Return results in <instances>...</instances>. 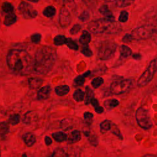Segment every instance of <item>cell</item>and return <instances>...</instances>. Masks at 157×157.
Instances as JSON below:
<instances>
[{
	"mask_svg": "<svg viewBox=\"0 0 157 157\" xmlns=\"http://www.w3.org/2000/svg\"><path fill=\"white\" fill-rule=\"evenodd\" d=\"M88 30L94 34H115L122 31V26L115 20L113 15L90 21L88 25Z\"/></svg>",
	"mask_w": 157,
	"mask_h": 157,
	"instance_id": "3",
	"label": "cell"
},
{
	"mask_svg": "<svg viewBox=\"0 0 157 157\" xmlns=\"http://www.w3.org/2000/svg\"><path fill=\"white\" fill-rule=\"evenodd\" d=\"M110 132L111 133H112L113 134H114L115 136H116L118 138H119L121 140H122L123 139V135L119 129V128L118 127V126L117 124H115L114 123H113V125L112 126V128L110 131Z\"/></svg>",
	"mask_w": 157,
	"mask_h": 157,
	"instance_id": "34",
	"label": "cell"
},
{
	"mask_svg": "<svg viewBox=\"0 0 157 157\" xmlns=\"http://www.w3.org/2000/svg\"><path fill=\"white\" fill-rule=\"evenodd\" d=\"M113 122L110 120H105L102 121L99 124V131L102 134H105L107 132H110Z\"/></svg>",
	"mask_w": 157,
	"mask_h": 157,
	"instance_id": "16",
	"label": "cell"
},
{
	"mask_svg": "<svg viewBox=\"0 0 157 157\" xmlns=\"http://www.w3.org/2000/svg\"><path fill=\"white\" fill-rule=\"evenodd\" d=\"M134 85L132 78H120L114 80L110 85V92L115 95L126 93L131 90Z\"/></svg>",
	"mask_w": 157,
	"mask_h": 157,
	"instance_id": "5",
	"label": "cell"
},
{
	"mask_svg": "<svg viewBox=\"0 0 157 157\" xmlns=\"http://www.w3.org/2000/svg\"><path fill=\"white\" fill-rule=\"evenodd\" d=\"M89 17H90V15L88 12L84 10L80 14V15L78 17V18L82 21H86V20H88Z\"/></svg>",
	"mask_w": 157,
	"mask_h": 157,
	"instance_id": "45",
	"label": "cell"
},
{
	"mask_svg": "<svg viewBox=\"0 0 157 157\" xmlns=\"http://www.w3.org/2000/svg\"><path fill=\"white\" fill-rule=\"evenodd\" d=\"M156 71V59L154 58L149 63L147 69L137 80V85L139 87L145 86L153 79Z\"/></svg>",
	"mask_w": 157,
	"mask_h": 157,
	"instance_id": "8",
	"label": "cell"
},
{
	"mask_svg": "<svg viewBox=\"0 0 157 157\" xmlns=\"http://www.w3.org/2000/svg\"><path fill=\"white\" fill-rule=\"evenodd\" d=\"M66 42H67V38L63 35L56 36L53 39L54 44L57 46L66 44Z\"/></svg>",
	"mask_w": 157,
	"mask_h": 157,
	"instance_id": "30",
	"label": "cell"
},
{
	"mask_svg": "<svg viewBox=\"0 0 157 157\" xmlns=\"http://www.w3.org/2000/svg\"><path fill=\"white\" fill-rule=\"evenodd\" d=\"M0 157H1V148H0Z\"/></svg>",
	"mask_w": 157,
	"mask_h": 157,
	"instance_id": "51",
	"label": "cell"
},
{
	"mask_svg": "<svg viewBox=\"0 0 157 157\" xmlns=\"http://www.w3.org/2000/svg\"><path fill=\"white\" fill-rule=\"evenodd\" d=\"M120 104V101L115 98L108 99L104 101V106L105 109L108 110H111L118 106Z\"/></svg>",
	"mask_w": 157,
	"mask_h": 157,
	"instance_id": "19",
	"label": "cell"
},
{
	"mask_svg": "<svg viewBox=\"0 0 157 157\" xmlns=\"http://www.w3.org/2000/svg\"><path fill=\"white\" fill-rule=\"evenodd\" d=\"M52 88L50 85L44 86L39 88L36 94V98L38 101H44L47 99L51 94Z\"/></svg>",
	"mask_w": 157,
	"mask_h": 157,
	"instance_id": "11",
	"label": "cell"
},
{
	"mask_svg": "<svg viewBox=\"0 0 157 157\" xmlns=\"http://www.w3.org/2000/svg\"><path fill=\"white\" fill-rule=\"evenodd\" d=\"M83 2H84L85 4H89L93 1V0H82Z\"/></svg>",
	"mask_w": 157,
	"mask_h": 157,
	"instance_id": "49",
	"label": "cell"
},
{
	"mask_svg": "<svg viewBox=\"0 0 157 157\" xmlns=\"http://www.w3.org/2000/svg\"><path fill=\"white\" fill-rule=\"evenodd\" d=\"M22 140L25 144L27 147H32L34 145V144L36 142V137L34 134L31 132H25V134H23L22 136Z\"/></svg>",
	"mask_w": 157,
	"mask_h": 157,
	"instance_id": "13",
	"label": "cell"
},
{
	"mask_svg": "<svg viewBox=\"0 0 157 157\" xmlns=\"http://www.w3.org/2000/svg\"><path fill=\"white\" fill-rule=\"evenodd\" d=\"M104 83V79L101 77H96L91 80V85L94 88H98Z\"/></svg>",
	"mask_w": 157,
	"mask_h": 157,
	"instance_id": "36",
	"label": "cell"
},
{
	"mask_svg": "<svg viewBox=\"0 0 157 157\" xmlns=\"http://www.w3.org/2000/svg\"><path fill=\"white\" fill-rule=\"evenodd\" d=\"M156 33V26L153 23L145 24L135 28L131 34L133 39L145 40L151 37Z\"/></svg>",
	"mask_w": 157,
	"mask_h": 157,
	"instance_id": "6",
	"label": "cell"
},
{
	"mask_svg": "<svg viewBox=\"0 0 157 157\" xmlns=\"http://www.w3.org/2000/svg\"><path fill=\"white\" fill-rule=\"evenodd\" d=\"M120 54L121 58H126L132 55V50L127 45H123L120 47Z\"/></svg>",
	"mask_w": 157,
	"mask_h": 157,
	"instance_id": "24",
	"label": "cell"
},
{
	"mask_svg": "<svg viewBox=\"0 0 157 157\" xmlns=\"http://www.w3.org/2000/svg\"><path fill=\"white\" fill-rule=\"evenodd\" d=\"M18 10L22 16L26 19L34 18L38 15L37 11L30 4L26 2H21L18 6Z\"/></svg>",
	"mask_w": 157,
	"mask_h": 157,
	"instance_id": "9",
	"label": "cell"
},
{
	"mask_svg": "<svg viewBox=\"0 0 157 157\" xmlns=\"http://www.w3.org/2000/svg\"><path fill=\"white\" fill-rule=\"evenodd\" d=\"M91 40V36L90 33L86 30L83 31L82 35L79 39V42L82 45H88Z\"/></svg>",
	"mask_w": 157,
	"mask_h": 157,
	"instance_id": "23",
	"label": "cell"
},
{
	"mask_svg": "<svg viewBox=\"0 0 157 157\" xmlns=\"http://www.w3.org/2000/svg\"><path fill=\"white\" fill-rule=\"evenodd\" d=\"M42 38V36L39 33H36L31 36V40L34 44H38L40 42Z\"/></svg>",
	"mask_w": 157,
	"mask_h": 157,
	"instance_id": "44",
	"label": "cell"
},
{
	"mask_svg": "<svg viewBox=\"0 0 157 157\" xmlns=\"http://www.w3.org/2000/svg\"><path fill=\"white\" fill-rule=\"evenodd\" d=\"M56 59V52L50 46H43L39 48L33 58V73L45 75L52 69Z\"/></svg>",
	"mask_w": 157,
	"mask_h": 157,
	"instance_id": "2",
	"label": "cell"
},
{
	"mask_svg": "<svg viewBox=\"0 0 157 157\" xmlns=\"http://www.w3.org/2000/svg\"><path fill=\"white\" fill-rule=\"evenodd\" d=\"M43 79L39 77H30L28 80V85L30 89L36 90L41 87L43 83Z\"/></svg>",
	"mask_w": 157,
	"mask_h": 157,
	"instance_id": "14",
	"label": "cell"
},
{
	"mask_svg": "<svg viewBox=\"0 0 157 157\" xmlns=\"http://www.w3.org/2000/svg\"><path fill=\"white\" fill-rule=\"evenodd\" d=\"M82 29V26L80 24H78V23H76L70 29V34H72V35H74V34H77Z\"/></svg>",
	"mask_w": 157,
	"mask_h": 157,
	"instance_id": "43",
	"label": "cell"
},
{
	"mask_svg": "<svg viewBox=\"0 0 157 157\" xmlns=\"http://www.w3.org/2000/svg\"><path fill=\"white\" fill-rule=\"evenodd\" d=\"M17 20V17L16 15L13 12L10 13H7V15L5 17L4 20V24L6 26H10L14 24Z\"/></svg>",
	"mask_w": 157,
	"mask_h": 157,
	"instance_id": "22",
	"label": "cell"
},
{
	"mask_svg": "<svg viewBox=\"0 0 157 157\" xmlns=\"http://www.w3.org/2000/svg\"><path fill=\"white\" fill-rule=\"evenodd\" d=\"M94 91L91 88H90L89 86H86L85 87V104L88 105L90 104L91 99L94 98Z\"/></svg>",
	"mask_w": 157,
	"mask_h": 157,
	"instance_id": "21",
	"label": "cell"
},
{
	"mask_svg": "<svg viewBox=\"0 0 157 157\" xmlns=\"http://www.w3.org/2000/svg\"><path fill=\"white\" fill-rule=\"evenodd\" d=\"M44 142H45V144L46 145H50L52 142H53V140L52 139V138L48 136H45L44 137Z\"/></svg>",
	"mask_w": 157,
	"mask_h": 157,
	"instance_id": "47",
	"label": "cell"
},
{
	"mask_svg": "<svg viewBox=\"0 0 157 157\" xmlns=\"http://www.w3.org/2000/svg\"><path fill=\"white\" fill-rule=\"evenodd\" d=\"M129 18L128 12L126 10H122L118 17V21L120 23H125L128 21Z\"/></svg>",
	"mask_w": 157,
	"mask_h": 157,
	"instance_id": "40",
	"label": "cell"
},
{
	"mask_svg": "<svg viewBox=\"0 0 157 157\" xmlns=\"http://www.w3.org/2000/svg\"><path fill=\"white\" fill-rule=\"evenodd\" d=\"M137 124L143 129L148 130L152 128L153 121L149 110L143 107H139L135 114Z\"/></svg>",
	"mask_w": 157,
	"mask_h": 157,
	"instance_id": "7",
	"label": "cell"
},
{
	"mask_svg": "<svg viewBox=\"0 0 157 157\" xmlns=\"http://www.w3.org/2000/svg\"><path fill=\"white\" fill-rule=\"evenodd\" d=\"M90 103L92 104L93 107L94 109V111H95L97 113L101 114V113H102L104 112V108H103L102 106H101V105H100L99 101H98V99H97L96 98H93L91 99Z\"/></svg>",
	"mask_w": 157,
	"mask_h": 157,
	"instance_id": "29",
	"label": "cell"
},
{
	"mask_svg": "<svg viewBox=\"0 0 157 157\" xmlns=\"http://www.w3.org/2000/svg\"><path fill=\"white\" fill-rule=\"evenodd\" d=\"M134 39L132 38V36L130 34H126L123 37H122V42L124 43H129L131 41H132Z\"/></svg>",
	"mask_w": 157,
	"mask_h": 157,
	"instance_id": "46",
	"label": "cell"
},
{
	"mask_svg": "<svg viewBox=\"0 0 157 157\" xmlns=\"http://www.w3.org/2000/svg\"><path fill=\"white\" fill-rule=\"evenodd\" d=\"M72 21V16L69 9L66 7H63L59 12L58 21L59 25L63 28H66L69 26Z\"/></svg>",
	"mask_w": 157,
	"mask_h": 157,
	"instance_id": "10",
	"label": "cell"
},
{
	"mask_svg": "<svg viewBox=\"0 0 157 157\" xmlns=\"http://www.w3.org/2000/svg\"><path fill=\"white\" fill-rule=\"evenodd\" d=\"M135 0H114L113 3L115 7L123 8L130 6Z\"/></svg>",
	"mask_w": 157,
	"mask_h": 157,
	"instance_id": "26",
	"label": "cell"
},
{
	"mask_svg": "<svg viewBox=\"0 0 157 157\" xmlns=\"http://www.w3.org/2000/svg\"><path fill=\"white\" fill-rule=\"evenodd\" d=\"M132 57H133L134 58L137 59H140V57H141V56H140L139 54H134V55H132Z\"/></svg>",
	"mask_w": 157,
	"mask_h": 157,
	"instance_id": "48",
	"label": "cell"
},
{
	"mask_svg": "<svg viewBox=\"0 0 157 157\" xmlns=\"http://www.w3.org/2000/svg\"><path fill=\"white\" fill-rule=\"evenodd\" d=\"M117 48V44L112 40H107L101 42L97 50V57L99 59L105 61L112 58Z\"/></svg>",
	"mask_w": 157,
	"mask_h": 157,
	"instance_id": "4",
	"label": "cell"
},
{
	"mask_svg": "<svg viewBox=\"0 0 157 157\" xmlns=\"http://www.w3.org/2000/svg\"><path fill=\"white\" fill-rule=\"evenodd\" d=\"M7 64L13 73L25 75L33 73V58L25 50L13 49L7 55Z\"/></svg>",
	"mask_w": 157,
	"mask_h": 157,
	"instance_id": "1",
	"label": "cell"
},
{
	"mask_svg": "<svg viewBox=\"0 0 157 157\" xmlns=\"http://www.w3.org/2000/svg\"><path fill=\"white\" fill-rule=\"evenodd\" d=\"M9 125L7 121H2L0 123V136H6L9 133Z\"/></svg>",
	"mask_w": 157,
	"mask_h": 157,
	"instance_id": "31",
	"label": "cell"
},
{
	"mask_svg": "<svg viewBox=\"0 0 157 157\" xmlns=\"http://www.w3.org/2000/svg\"><path fill=\"white\" fill-rule=\"evenodd\" d=\"M66 44L67 45V47L70 49H72V50H78V47L77 44L76 43L75 41L73 40L71 38H67V42H66Z\"/></svg>",
	"mask_w": 157,
	"mask_h": 157,
	"instance_id": "41",
	"label": "cell"
},
{
	"mask_svg": "<svg viewBox=\"0 0 157 157\" xmlns=\"http://www.w3.org/2000/svg\"><path fill=\"white\" fill-rule=\"evenodd\" d=\"M42 13L45 17L47 18L53 17L56 13V9L54 6H48L44 9Z\"/></svg>",
	"mask_w": 157,
	"mask_h": 157,
	"instance_id": "27",
	"label": "cell"
},
{
	"mask_svg": "<svg viewBox=\"0 0 157 157\" xmlns=\"http://www.w3.org/2000/svg\"><path fill=\"white\" fill-rule=\"evenodd\" d=\"M85 98V92L80 88L77 89L73 93V99L77 102H82Z\"/></svg>",
	"mask_w": 157,
	"mask_h": 157,
	"instance_id": "28",
	"label": "cell"
},
{
	"mask_svg": "<svg viewBox=\"0 0 157 157\" xmlns=\"http://www.w3.org/2000/svg\"><path fill=\"white\" fill-rule=\"evenodd\" d=\"M83 132H84V134H85V136H87L88 138H89V141H90V144H91L92 145L97 146V145H98V143H99V140H98V137L96 136V135L91 134L88 131H87V132L84 131Z\"/></svg>",
	"mask_w": 157,
	"mask_h": 157,
	"instance_id": "33",
	"label": "cell"
},
{
	"mask_svg": "<svg viewBox=\"0 0 157 157\" xmlns=\"http://www.w3.org/2000/svg\"><path fill=\"white\" fill-rule=\"evenodd\" d=\"M81 53L86 57H91L93 55V53L88 45H83L81 50Z\"/></svg>",
	"mask_w": 157,
	"mask_h": 157,
	"instance_id": "39",
	"label": "cell"
},
{
	"mask_svg": "<svg viewBox=\"0 0 157 157\" xmlns=\"http://www.w3.org/2000/svg\"><path fill=\"white\" fill-rule=\"evenodd\" d=\"M99 11L101 14H102L105 17H109L113 15L112 12L109 9L108 6L105 4L101 6L99 9Z\"/></svg>",
	"mask_w": 157,
	"mask_h": 157,
	"instance_id": "35",
	"label": "cell"
},
{
	"mask_svg": "<svg viewBox=\"0 0 157 157\" xmlns=\"http://www.w3.org/2000/svg\"><path fill=\"white\" fill-rule=\"evenodd\" d=\"M81 139V132L79 130H73L69 137L67 136V142L69 144H73Z\"/></svg>",
	"mask_w": 157,
	"mask_h": 157,
	"instance_id": "15",
	"label": "cell"
},
{
	"mask_svg": "<svg viewBox=\"0 0 157 157\" xmlns=\"http://www.w3.org/2000/svg\"><path fill=\"white\" fill-rule=\"evenodd\" d=\"M20 121V116L18 113H14L9 116L8 118V123L12 125H16Z\"/></svg>",
	"mask_w": 157,
	"mask_h": 157,
	"instance_id": "32",
	"label": "cell"
},
{
	"mask_svg": "<svg viewBox=\"0 0 157 157\" xmlns=\"http://www.w3.org/2000/svg\"><path fill=\"white\" fill-rule=\"evenodd\" d=\"M2 9L4 12H5L7 14V13H13L14 9H13V6L10 3L6 2L3 3V4L2 6Z\"/></svg>",
	"mask_w": 157,
	"mask_h": 157,
	"instance_id": "37",
	"label": "cell"
},
{
	"mask_svg": "<svg viewBox=\"0 0 157 157\" xmlns=\"http://www.w3.org/2000/svg\"><path fill=\"white\" fill-rule=\"evenodd\" d=\"M48 157H69L68 154L63 148H57Z\"/></svg>",
	"mask_w": 157,
	"mask_h": 157,
	"instance_id": "25",
	"label": "cell"
},
{
	"mask_svg": "<svg viewBox=\"0 0 157 157\" xmlns=\"http://www.w3.org/2000/svg\"><path fill=\"white\" fill-rule=\"evenodd\" d=\"M90 74V71H88L87 72H85L84 74L77 76L73 80V85H74V86H82L85 83V78L86 77H88Z\"/></svg>",
	"mask_w": 157,
	"mask_h": 157,
	"instance_id": "17",
	"label": "cell"
},
{
	"mask_svg": "<svg viewBox=\"0 0 157 157\" xmlns=\"http://www.w3.org/2000/svg\"><path fill=\"white\" fill-rule=\"evenodd\" d=\"M37 118V114L36 112L33 110H29L24 114L22 118V122L23 124L28 125L34 123Z\"/></svg>",
	"mask_w": 157,
	"mask_h": 157,
	"instance_id": "12",
	"label": "cell"
},
{
	"mask_svg": "<svg viewBox=\"0 0 157 157\" xmlns=\"http://www.w3.org/2000/svg\"><path fill=\"white\" fill-rule=\"evenodd\" d=\"M83 119L84 120L88 123V124H91L93 121V114L90 112H86L83 113Z\"/></svg>",
	"mask_w": 157,
	"mask_h": 157,
	"instance_id": "42",
	"label": "cell"
},
{
	"mask_svg": "<svg viewBox=\"0 0 157 157\" xmlns=\"http://www.w3.org/2000/svg\"><path fill=\"white\" fill-rule=\"evenodd\" d=\"M72 124V120L69 118L63 120L61 122V128L65 131H67V129H71L73 126V125Z\"/></svg>",
	"mask_w": 157,
	"mask_h": 157,
	"instance_id": "38",
	"label": "cell"
},
{
	"mask_svg": "<svg viewBox=\"0 0 157 157\" xmlns=\"http://www.w3.org/2000/svg\"><path fill=\"white\" fill-rule=\"evenodd\" d=\"M28 1H29L30 2H37L39 0H28Z\"/></svg>",
	"mask_w": 157,
	"mask_h": 157,
	"instance_id": "50",
	"label": "cell"
},
{
	"mask_svg": "<svg viewBox=\"0 0 157 157\" xmlns=\"http://www.w3.org/2000/svg\"><path fill=\"white\" fill-rule=\"evenodd\" d=\"M70 87L67 85H58L55 88V93L59 96H65L70 91Z\"/></svg>",
	"mask_w": 157,
	"mask_h": 157,
	"instance_id": "18",
	"label": "cell"
},
{
	"mask_svg": "<svg viewBox=\"0 0 157 157\" xmlns=\"http://www.w3.org/2000/svg\"><path fill=\"white\" fill-rule=\"evenodd\" d=\"M52 137L57 142H63L67 139V135L63 131H57L52 134Z\"/></svg>",
	"mask_w": 157,
	"mask_h": 157,
	"instance_id": "20",
	"label": "cell"
}]
</instances>
